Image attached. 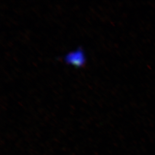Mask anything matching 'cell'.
Masks as SVG:
<instances>
[{
    "label": "cell",
    "mask_w": 155,
    "mask_h": 155,
    "mask_svg": "<svg viewBox=\"0 0 155 155\" xmlns=\"http://www.w3.org/2000/svg\"><path fill=\"white\" fill-rule=\"evenodd\" d=\"M65 61L76 67H81L85 63V57L84 52L80 48L68 53L64 58Z\"/></svg>",
    "instance_id": "6da1fadb"
}]
</instances>
